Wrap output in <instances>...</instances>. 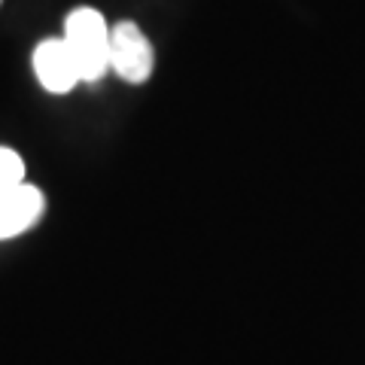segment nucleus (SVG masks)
I'll use <instances>...</instances> for the list:
<instances>
[{"mask_svg":"<svg viewBox=\"0 0 365 365\" xmlns=\"http://www.w3.org/2000/svg\"><path fill=\"white\" fill-rule=\"evenodd\" d=\"M64 43L76 61L79 83H98L110 73V25L98 9H73L64 21Z\"/></svg>","mask_w":365,"mask_h":365,"instance_id":"1","label":"nucleus"},{"mask_svg":"<svg viewBox=\"0 0 365 365\" xmlns=\"http://www.w3.org/2000/svg\"><path fill=\"white\" fill-rule=\"evenodd\" d=\"M34 73H37L40 86L52 95H67L73 91V86H79V71L71 49H67L64 37H52L37 43L34 49Z\"/></svg>","mask_w":365,"mask_h":365,"instance_id":"3","label":"nucleus"},{"mask_svg":"<svg viewBox=\"0 0 365 365\" xmlns=\"http://www.w3.org/2000/svg\"><path fill=\"white\" fill-rule=\"evenodd\" d=\"M155 52L150 37L134 25V21H119L110 28V71L131 86H140L153 76Z\"/></svg>","mask_w":365,"mask_h":365,"instance_id":"2","label":"nucleus"},{"mask_svg":"<svg viewBox=\"0 0 365 365\" xmlns=\"http://www.w3.org/2000/svg\"><path fill=\"white\" fill-rule=\"evenodd\" d=\"M46 210V198L37 186H31L25 180L21 186L9 189L6 195H0V241L25 235L28 228L40 222Z\"/></svg>","mask_w":365,"mask_h":365,"instance_id":"4","label":"nucleus"},{"mask_svg":"<svg viewBox=\"0 0 365 365\" xmlns=\"http://www.w3.org/2000/svg\"><path fill=\"white\" fill-rule=\"evenodd\" d=\"M25 182V158L9 146H0V195Z\"/></svg>","mask_w":365,"mask_h":365,"instance_id":"5","label":"nucleus"}]
</instances>
